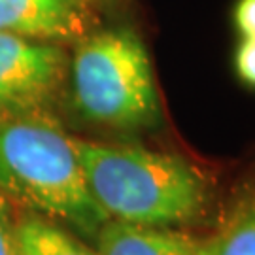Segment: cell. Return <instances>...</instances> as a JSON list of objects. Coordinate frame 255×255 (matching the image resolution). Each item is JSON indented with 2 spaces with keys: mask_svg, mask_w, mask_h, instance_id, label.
I'll list each match as a JSON object with an SVG mask.
<instances>
[{
  "mask_svg": "<svg viewBox=\"0 0 255 255\" xmlns=\"http://www.w3.org/2000/svg\"><path fill=\"white\" fill-rule=\"evenodd\" d=\"M0 255H17L15 221L11 218L8 199L0 195Z\"/></svg>",
  "mask_w": 255,
  "mask_h": 255,
  "instance_id": "cell-10",
  "label": "cell"
},
{
  "mask_svg": "<svg viewBox=\"0 0 255 255\" xmlns=\"http://www.w3.org/2000/svg\"><path fill=\"white\" fill-rule=\"evenodd\" d=\"M233 21L240 38H255V0H238Z\"/></svg>",
  "mask_w": 255,
  "mask_h": 255,
  "instance_id": "cell-11",
  "label": "cell"
},
{
  "mask_svg": "<svg viewBox=\"0 0 255 255\" xmlns=\"http://www.w3.org/2000/svg\"><path fill=\"white\" fill-rule=\"evenodd\" d=\"M0 195L89 237L108 221L89 193L74 138L40 112L0 119Z\"/></svg>",
  "mask_w": 255,
  "mask_h": 255,
  "instance_id": "cell-2",
  "label": "cell"
},
{
  "mask_svg": "<svg viewBox=\"0 0 255 255\" xmlns=\"http://www.w3.org/2000/svg\"><path fill=\"white\" fill-rule=\"evenodd\" d=\"M64 68L59 46L0 32V119L38 114L59 89Z\"/></svg>",
  "mask_w": 255,
  "mask_h": 255,
  "instance_id": "cell-4",
  "label": "cell"
},
{
  "mask_svg": "<svg viewBox=\"0 0 255 255\" xmlns=\"http://www.w3.org/2000/svg\"><path fill=\"white\" fill-rule=\"evenodd\" d=\"M216 250H218V237L212 240H204V244L197 255H216Z\"/></svg>",
  "mask_w": 255,
  "mask_h": 255,
  "instance_id": "cell-12",
  "label": "cell"
},
{
  "mask_svg": "<svg viewBox=\"0 0 255 255\" xmlns=\"http://www.w3.org/2000/svg\"><path fill=\"white\" fill-rule=\"evenodd\" d=\"M235 68L242 82L255 87V38H242L235 53Z\"/></svg>",
  "mask_w": 255,
  "mask_h": 255,
  "instance_id": "cell-9",
  "label": "cell"
},
{
  "mask_svg": "<svg viewBox=\"0 0 255 255\" xmlns=\"http://www.w3.org/2000/svg\"><path fill=\"white\" fill-rule=\"evenodd\" d=\"M204 240L174 227H147L108 219L95 235L99 255H197Z\"/></svg>",
  "mask_w": 255,
  "mask_h": 255,
  "instance_id": "cell-6",
  "label": "cell"
},
{
  "mask_svg": "<svg viewBox=\"0 0 255 255\" xmlns=\"http://www.w3.org/2000/svg\"><path fill=\"white\" fill-rule=\"evenodd\" d=\"M89 193L108 219L178 227L191 223L208 206V187L187 161L134 146L76 140Z\"/></svg>",
  "mask_w": 255,
  "mask_h": 255,
  "instance_id": "cell-1",
  "label": "cell"
},
{
  "mask_svg": "<svg viewBox=\"0 0 255 255\" xmlns=\"http://www.w3.org/2000/svg\"><path fill=\"white\" fill-rule=\"evenodd\" d=\"M216 255H255V204L229 233L219 235Z\"/></svg>",
  "mask_w": 255,
  "mask_h": 255,
  "instance_id": "cell-8",
  "label": "cell"
},
{
  "mask_svg": "<svg viewBox=\"0 0 255 255\" xmlns=\"http://www.w3.org/2000/svg\"><path fill=\"white\" fill-rule=\"evenodd\" d=\"M70 83L78 112L97 125L142 130L161 119L149 55L132 28L83 38L70 64Z\"/></svg>",
  "mask_w": 255,
  "mask_h": 255,
  "instance_id": "cell-3",
  "label": "cell"
},
{
  "mask_svg": "<svg viewBox=\"0 0 255 255\" xmlns=\"http://www.w3.org/2000/svg\"><path fill=\"white\" fill-rule=\"evenodd\" d=\"M17 255H99L80 238L38 216H27L15 223Z\"/></svg>",
  "mask_w": 255,
  "mask_h": 255,
  "instance_id": "cell-7",
  "label": "cell"
},
{
  "mask_svg": "<svg viewBox=\"0 0 255 255\" xmlns=\"http://www.w3.org/2000/svg\"><path fill=\"white\" fill-rule=\"evenodd\" d=\"M89 23V0H0V32L32 42L85 38Z\"/></svg>",
  "mask_w": 255,
  "mask_h": 255,
  "instance_id": "cell-5",
  "label": "cell"
}]
</instances>
